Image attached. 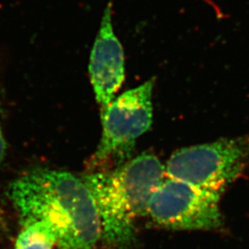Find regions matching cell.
Instances as JSON below:
<instances>
[{
  "mask_svg": "<svg viewBox=\"0 0 249 249\" xmlns=\"http://www.w3.org/2000/svg\"><path fill=\"white\" fill-rule=\"evenodd\" d=\"M15 249H53L56 237L53 230L44 222H34L21 225Z\"/></svg>",
  "mask_w": 249,
  "mask_h": 249,
  "instance_id": "cell-7",
  "label": "cell"
},
{
  "mask_svg": "<svg viewBox=\"0 0 249 249\" xmlns=\"http://www.w3.org/2000/svg\"><path fill=\"white\" fill-rule=\"evenodd\" d=\"M6 148H7V144H6V141L3 135V130L1 127V123H0V166L1 163L4 160L5 154H6ZM5 226V221H4V216H3V211L0 205V230L3 229Z\"/></svg>",
  "mask_w": 249,
  "mask_h": 249,
  "instance_id": "cell-8",
  "label": "cell"
},
{
  "mask_svg": "<svg viewBox=\"0 0 249 249\" xmlns=\"http://www.w3.org/2000/svg\"><path fill=\"white\" fill-rule=\"evenodd\" d=\"M249 166V134L183 148L171 156L165 174L168 178L223 192Z\"/></svg>",
  "mask_w": 249,
  "mask_h": 249,
  "instance_id": "cell-4",
  "label": "cell"
},
{
  "mask_svg": "<svg viewBox=\"0 0 249 249\" xmlns=\"http://www.w3.org/2000/svg\"><path fill=\"white\" fill-rule=\"evenodd\" d=\"M222 193L167 178L153 192L147 214L153 222L169 229L215 230L223 226Z\"/></svg>",
  "mask_w": 249,
  "mask_h": 249,
  "instance_id": "cell-5",
  "label": "cell"
},
{
  "mask_svg": "<svg viewBox=\"0 0 249 249\" xmlns=\"http://www.w3.org/2000/svg\"><path fill=\"white\" fill-rule=\"evenodd\" d=\"M89 73L95 98L103 110L115 99L124 80V51L114 32L110 6L105 10L91 50Z\"/></svg>",
  "mask_w": 249,
  "mask_h": 249,
  "instance_id": "cell-6",
  "label": "cell"
},
{
  "mask_svg": "<svg viewBox=\"0 0 249 249\" xmlns=\"http://www.w3.org/2000/svg\"><path fill=\"white\" fill-rule=\"evenodd\" d=\"M9 196L21 225L46 223L60 249H94L102 239L92 195L83 179L71 173L33 170L10 185Z\"/></svg>",
  "mask_w": 249,
  "mask_h": 249,
  "instance_id": "cell-1",
  "label": "cell"
},
{
  "mask_svg": "<svg viewBox=\"0 0 249 249\" xmlns=\"http://www.w3.org/2000/svg\"><path fill=\"white\" fill-rule=\"evenodd\" d=\"M165 176L159 159L143 153L114 169L81 177L98 211L102 240L111 249L133 246L137 221L147 214L151 196Z\"/></svg>",
  "mask_w": 249,
  "mask_h": 249,
  "instance_id": "cell-2",
  "label": "cell"
},
{
  "mask_svg": "<svg viewBox=\"0 0 249 249\" xmlns=\"http://www.w3.org/2000/svg\"><path fill=\"white\" fill-rule=\"evenodd\" d=\"M154 80L129 89L101 110L103 132L89 160L90 172L114 169L132 159L136 142L152 122Z\"/></svg>",
  "mask_w": 249,
  "mask_h": 249,
  "instance_id": "cell-3",
  "label": "cell"
}]
</instances>
